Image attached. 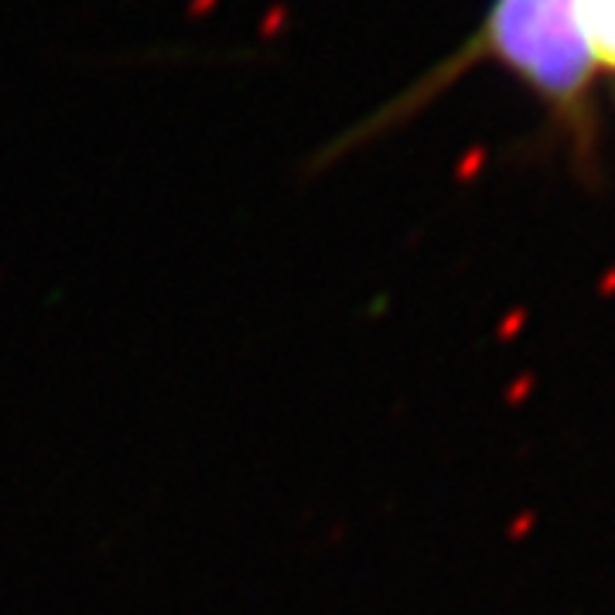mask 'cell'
Here are the masks:
<instances>
[{"mask_svg": "<svg viewBox=\"0 0 615 615\" xmlns=\"http://www.w3.org/2000/svg\"><path fill=\"white\" fill-rule=\"evenodd\" d=\"M581 17L595 58L615 68V0H581Z\"/></svg>", "mask_w": 615, "mask_h": 615, "instance_id": "1", "label": "cell"}]
</instances>
